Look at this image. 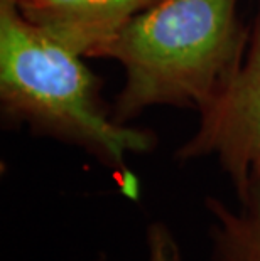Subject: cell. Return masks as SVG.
Listing matches in <instances>:
<instances>
[{
    "instance_id": "cell-1",
    "label": "cell",
    "mask_w": 260,
    "mask_h": 261,
    "mask_svg": "<svg viewBox=\"0 0 260 261\" xmlns=\"http://www.w3.org/2000/svg\"><path fill=\"white\" fill-rule=\"evenodd\" d=\"M0 99L7 116L85 150L113 172L127 197L137 199L129 159L156 148V135L119 123L102 107L83 56L27 20L15 0H0Z\"/></svg>"
},
{
    "instance_id": "cell-2",
    "label": "cell",
    "mask_w": 260,
    "mask_h": 261,
    "mask_svg": "<svg viewBox=\"0 0 260 261\" xmlns=\"http://www.w3.org/2000/svg\"><path fill=\"white\" fill-rule=\"evenodd\" d=\"M240 0H159L132 19L95 58L124 69L112 115L129 125L154 107L196 108L211 101L245 54Z\"/></svg>"
},
{
    "instance_id": "cell-3",
    "label": "cell",
    "mask_w": 260,
    "mask_h": 261,
    "mask_svg": "<svg viewBox=\"0 0 260 261\" xmlns=\"http://www.w3.org/2000/svg\"><path fill=\"white\" fill-rule=\"evenodd\" d=\"M179 164L211 157L237 197L260 165V2L240 66L200 112L195 133L174 153Z\"/></svg>"
},
{
    "instance_id": "cell-4",
    "label": "cell",
    "mask_w": 260,
    "mask_h": 261,
    "mask_svg": "<svg viewBox=\"0 0 260 261\" xmlns=\"http://www.w3.org/2000/svg\"><path fill=\"white\" fill-rule=\"evenodd\" d=\"M22 15L83 58L97 53L159 0H15Z\"/></svg>"
},
{
    "instance_id": "cell-5",
    "label": "cell",
    "mask_w": 260,
    "mask_h": 261,
    "mask_svg": "<svg viewBox=\"0 0 260 261\" xmlns=\"http://www.w3.org/2000/svg\"><path fill=\"white\" fill-rule=\"evenodd\" d=\"M209 223V261H260V165L252 172L239 205L204 201Z\"/></svg>"
},
{
    "instance_id": "cell-6",
    "label": "cell",
    "mask_w": 260,
    "mask_h": 261,
    "mask_svg": "<svg viewBox=\"0 0 260 261\" xmlns=\"http://www.w3.org/2000/svg\"><path fill=\"white\" fill-rule=\"evenodd\" d=\"M146 249L147 261H184L178 238L162 221H154L147 226ZM93 261H110V258L102 251Z\"/></svg>"
}]
</instances>
